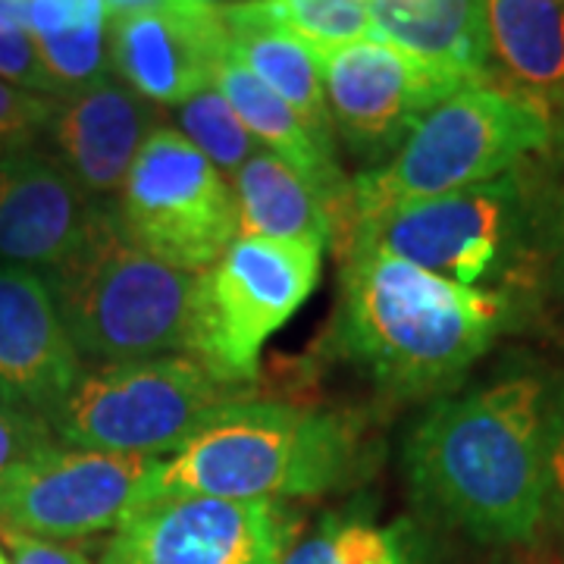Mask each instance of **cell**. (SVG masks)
I'll return each mask as SVG.
<instances>
[{"label":"cell","instance_id":"cell-4","mask_svg":"<svg viewBox=\"0 0 564 564\" xmlns=\"http://www.w3.org/2000/svg\"><path fill=\"white\" fill-rule=\"evenodd\" d=\"M552 135L555 122L543 98L496 82L467 85L426 110L389 161L355 180L351 226L402 204L502 180L545 151Z\"/></svg>","mask_w":564,"mask_h":564},{"label":"cell","instance_id":"cell-2","mask_svg":"<svg viewBox=\"0 0 564 564\" xmlns=\"http://www.w3.org/2000/svg\"><path fill=\"white\" fill-rule=\"evenodd\" d=\"M508 323L502 292L440 280L367 242L343 251L339 348L392 399L445 392Z\"/></svg>","mask_w":564,"mask_h":564},{"label":"cell","instance_id":"cell-22","mask_svg":"<svg viewBox=\"0 0 564 564\" xmlns=\"http://www.w3.org/2000/svg\"><path fill=\"white\" fill-rule=\"evenodd\" d=\"M282 564H421V540L404 518L377 524L367 514H333L289 545Z\"/></svg>","mask_w":564,"mask_h":564},{"label":"cell","instance_id":"cell-12","mask_svg":"<svg viewBox=\"0 0 564 564\" xmlns=\"http://www.w3.org/2000/svg\"><path fill=\"white\" fill-rule=\"evenodd\" d=\"M141 564H282L292 518L280 502L207 496L139 505L120 527Z\"/></svg>","mask_w":564,"mask_h":564},{"label":"cell","instance_id":"cell-6","mask_svg":"<svg viewBox=\"0 0 564 564\" xmlns=\"http://www.w3.org/2000/svg\"><path fill=\"white\" fill-rule=\"evenodd\" d=\"M229 402L236 386L195 358L161 355L82 373L47 423L73 448L163 458Z\"/></svg>","mask_w":564,"mask_h":564},{"label":"cell","instance_id":"cell-21","mask_svg":"<svg viewBox=\"0 0 564 564\" xmlns=\"http://www.w3.org/2000/svg\"><path fill=\"white\" fill-rule=\"evenodd\" d=\"M239 204V236L276 242H329L333 210L311 182L270 151H258L232 176Z\"/></svg>","mask_w":564,"mask_h":564},{"label":"cell","instance_id":"cell-1","mask_svg":"<svg viewBox=\"0 0 564 564\" xmlns=\"http://www.w3.org/2000/svg\"><path fill=\"white\" fill-rule=\"evenodd\" d=\"M555 411L527 373L436 402L404 445L417 502L480 543H530L552 499Z\"/></svg>","mask_w":564,"mask_h":564},{"label":"cell","instance_id":"cell-10","mask_svg":"<svg viewBox=\"0 0 564 564\" xmlns=\"http://www.w3.org/2000/svg\"><path fill=\"white\" fill-rule=\"evenodd\" d=\"M333 132L355 158L395 154L426 110L480 82L426 63L380 39L317 51Z\"/></svg>","mask_w":564,"mask_h":564},{"label":"cell","instance_id":"cell-26","mask_svg":"<svg viewBox=\"0 0 564 564\" xmlns=\"http://www.w3.org/2000/svg\"><path fill=\"white\" fill-rule=\"evenodd\" d=\"M0 79L44 98H61L25 29V0H0Z\"/></svg>","mask_w":564,"mask_h":564},{"label":"cell","instance_id":"cell-36","mask_svg":"<svg viewBox=\"0 0 564 564\" xmlns=\"http://www.w3.org/2000/svg\"><path fill=\"white\" fill-rule=\"evenodd\" d=\"M0 564H10V562H7V555H3V552H0Z\"/></svg>","mask_w":564,"mask_h":564},{"label":"cell","instance_id":"cell-16","mask_svg":"<svg viewBox=\"0 0 564 564\" xmlns=\"http://www.w3.org/2000/svg\"><path fill=\"white\" fill-rule=\"evenodd\" d=\"M154 107L129 85L101 79L57 98L47 135L61 166L95 198L120 195L122 182L154 132Z\"/></svg>","mask_w":564,"mask_h":564},{"label":"cell","instance_id":"cell-35","mask_svg":"<svg viewBox=\"0 0 564 564\" xmlns=\"http://www.w3.org/2000/svg\"><path fill=\"white\" fill-rule=\"evenodd\" d=\"M192 3H207V7H214L217 0H192Z\"/></svg>","mask_w":564,"mask_h":564},{"label":"cell","instance_id":"cell-34","mask_svg":"<svg viewBox=\"0 0 564 564\" xmlns=\"http://www.w3.org/2000/svg\"><path fill=\"white\" fill-rule=\"evenodd\" d=\"M562 239H558V261H555V280H558V289H562L564 295V217H562Z\"/></svg>","mask_w":564,"mask_h":564},{"label":"cell","instance_id":"cell-20","mask_svg":"<svg viewBox=\"0 0 564 564\" xmlns=\"http://www.w3.org/2000/svg\"><path fill=\"white\" fill-rule=\"evenodd\" d=\"M489 73L545 104L564 98V0H484Z\"/></svg>","mask_w":564,"mask_h":564},{"label":"cell","instance_id":"cell-15","mask_svg":"<svg viewBox=\"0 0 564 564\" xmlns=\"http://www.w3.org/2000/svg\"><path fill=\"white\" fill-rule=\"evenodd\" d=\"M79 377L82 355L47 276L0 263V399L51 417Z\"/></svg>","mask_w":564,"mask_h":564},{"label":"cell","instance_id":"cell-33","mask_svg":"<svg viewBox=\"0 0 564 564\" xmlns=\"http://www.w3.org/2000/svg\"><path fill=\"white\" fill-rule=\"evenodd\" d=\"M101 564H141V558H139V552L132 549V543H129L120 530H117V536L110 540L107 552H104Z\"/></svg>","mask_w":564,"mask_h":564},{"label":"cell","instance_id":"cell-3","mask_svg":"<svg viewBox=\"0 0 564 564\" xmlns=\"http://www.w3.org/2000/svg\"><path fill=\"white\" fill-rule=\"evenodd\" d=\"M361 467L358 430L339 414L282 402L223 404L141 484L139 505L207 496L229 502L311 499Z\"/></svg>","mask_w":564,"mask_h":564},{"label":"cell","instance_id":"cell-13","mask_svg":"<svg viewBox=\"0 0 564 564\" xmlns=\"http://www.w3.org/2000/svg\"><path fill=\"white\" fill-rule=\"evenodd\" d=\"M226 57L220 10L180 0L166 10L110 20V66L148 104L182 107L214 85Z\"/></svg>","mask_w":564,"mask_h":564},{"label":"cell","instance_id":"cell-18","mask_svg":"<svg viewBox=\"0 0 564 564\" xmlns=\"http://www.w3.org/2000/svg\"><path fill=\"white\" fill-rule=\"evenodd\" d=\"M214 85L220 88L223 98L239 113L245 129L254 135L263 151L276 154L282 163H289L299 176H304L321 192L326 207L333 210V223L348 236L351 185L343 180L336 154H326L307 132L302 117L282 101L280 95H273L261 79H254L242 63L223 57Z\"/></svg>","mask_w":564,"mask_h":564},{"label":"cell","instance_id":"cell-23","mask_svg":"<svg viewBox=\"0 0 564 564\" xmlns=\"http://www.w3.org/2000/svg\"><path fill=\"white\" fill-rule=\"evenodd\" d=\"M180 132L202 151L223 176H236L251 161L261 144L245 129L239 113L229 107L217 85L198 91L180 107Z\"/></svg>","mask_w":564,"mask_h":564},{"label":"cell","instance_id":"cell-11","mask_svg":"<svg viewBox=\"0 0 564 564\" xmlns=\"http://www.w3.org/2000/svg\"><path fill=\"white\" fill-rule=\"evenodd\" d=\"M158 458L91 448H44L0 480V527L66 543L120 527Z\"/></svg>","mask_w":564,"mask_h":564},{"label":"cell","instance_id":"cell-32","mask_svg":"<svg viewBox=\"0 0 564 564\" xmlns=\"http://www.w3.org/2000/svg\"><path fill=\"white\" fill-rule=\"evenodd\" d=\"M104 10L110 20H120V17H135V13H151V10H166L180 0H101Z\"/></svg>","mask_w":564,"mask_h":564},{"label":"cell","instance_id":"cell-24","mask_svg":"<svg viewBox=\"0 0 564 564\" xmlns=\"http://www.w3.org/2000/svg\"><path fill=\"white\" fill-rule=\"evenodd\" d=\"M263 13L314 51L373 39L367 0H261Z\"/></svg>","mask_w":564,"mask_h":564},{"label":"cell","instance_id":"cell-37","mask_svg":"<svg viewBox=\"0 0 564 564\" xmlns=\"http://www.w3.org/2000/svg\"><path fill=\"white\" fill-rule=\"evenodd\" d=\"M3 154H7V151H3V148H0V158H3Z\"/></svg>","mask_w":564,"mask_h":564},{"label":"cell","instance_id":"cell-31","mask_svg":"<svg viewBox=\"0 0 564 564\" xmlns=\"http://www.w3.org/2000/svg\"><path fill=\"white\" fill-rule=\"evenodd\" d=\"M549 474H552V492L564 499V404L555 411V430H552V452H549Z\"/></svg>","mask_w":564,"mask_h":564},{"label":"cell","instance_id":"cell-7","mask_svg":"<svg viewBox=\"0 0 564 564\" xmlns=\"http://www.w3.org/2000/svg\"><path fill=\"white\" fill-rule=\"evenodd\" d=\"M323 242H276L239 236L202 273L188 351L220 383L258 380L263 345L292 321L317 289Z\"/></svg>","mask_w":564,"mask_h":564},{"label":"cell","instance_id":"cell-17","mask_svg":"<svg viewBox=\"0 0 564 564\" xmlns=\"http://www.w3.org/2000/svg\"><path fill=\"white\" fill-rule=\"evenodd\" d=\"M220 17L226 25V57L242 63L254 79L280 95L302 117L323 151L336 154V132L329 120L317 51L270 20L261 0L223 7Z\"/></svg>","mask_w":564,"mask_h":564},{"label":"cell","instance_id":"cell-29","mask_svg":"<svg viewBox=\"0 0 564 564\" xmlns=\"http://www.w3.org/2000/svg\"><path fill=\"white\" fill-rule=\"evenodd\" d=\"M101 20H110L101 0H25V29L32 39L63 35Z\"/></svg>","mask_w":564,"mask_h":564},{"label":"cell","instance_id":"cell-27","mask_svg":"<svg viewBox=\"0 0 564 564\" xmlns=\"http://www.w3.org/2000/svg\"><path fill=\"white\" fill-rule=\"evenodd\" d=\"M54 110H57V98H44L0 79V148L3 151L29 148L39 132H47Z\"/></svg>","mask_w":564,"mask_h":564},{"label":"cell","instance_id":"cell-14","mask_svg":"<svg viewBox=\"0 0 564 564\" xmlns=\"http://www.w3.org/2000/svg\"><path fill=\"white\" fill-rule=\"evenodd\" d=\"M104 210L61 161L32 148L0 158V263L57 270L88 242Z\"/></svg>","mask_w":564,"mask_h":564},{"label":"cell","instance_id":"cell-30","mask_svg":"<svg viewBox=\"0 0 564 564\" xmlns=\"http://www.w3.org/2000/svg\"><path fill=\"white\" fill-rule=\"evenodd\" d=\"M3 536H7V543L13 549V564H91L88 555L79 552V549H73V545L32 540V536L13 533V530H3Z\"/></svg>","mask_w":564,"mask_h":564},{"label":"cell","instance_id":"cell-19","mask_svg":"<svg viewBox=\"0 0 564 564\" xmlns=\"http://www.w3.org/2000/svg\"><path fill=\"white\" fill-rule=\"evenodd\" d=\"M373 39L474 82H489L484 0H367Z\"/></svg>","mask_w":564,"mask_h":564},{"label":"cell","instance_id":"cell-28","mask_svg":"<svg viewBox=\"0 0 564 564\" xmlns=\"http://www.w3.org/2000/svg\"><path fill=\"white\" fill-rule=\"evenodd\" d=\"M51 445H54V430L47 417L0 399V480L13 467L32 462Z\"/></svg>","mask_w":564,"mask_h":564},{"label":"cell","instance_id":"cell-25","mask_svg":"<svg viewBox=\"0 0 564 564\" xmlns=\"http://www.w3.org/2000/svg\"><path fill=\"white\" fill-rule=\"evenodd\" d=\"M39 57L61 98L107 79L110 69V20L88 22L63 35L35 39Z\"/></svg>","mask_w":564,"mask_h":564},{"label":"cell","instance_id":"cell-9","mask_svg":"<svg viewBox=\"0 0 564 564\" xmlns=\"http://www.w3.org/2000/svg\"><path fill=\"white\" fill-rule=\"evenodd\" d=\"M524 223V195L514 173L443 198L402 204L377 220L355 223L348 242H367L440 280L477 289L514 254Z\"/></svg>","mask_w":564,"mask_h":564},{"label":"cell","instance_id":"cell-8","mask_svg":"<svg viewBox=\"0 0 564 564\" xmlns=\"http://www.w3.org/2000/svg\"><path fill=\"white\" fill-rule=\"evenodd\" d=\"M113 217L141 251L192 273L210 270L239 239L232 185L170 126H158L141 144Z\"/></svg>","mask_w":564,"mask_h":564},{"label":"cell","instance_id":"cell-5","mask_svg":"<svg viewBox=\"0 0 564 564\" xmlns=\"http://www.w3.org/2000/svg\"><path fill=\"white\" fill-rule=\"evenodd\" d=\"M44 276L79 355L122 364L192 345L202 273L141 251L126 239L110 207L88 242Z\"/></svg>","mask_w":564,"mask_h":564}]
</instances>
